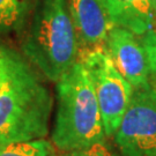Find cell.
Instances as JSON below:
<instances>
[{
	"label": "cell",
	"instance_id": "obj_1",
	"mask_svg": "<svg viewBox=\"0 0 156 156\" xmlns=\"http://www.w3.org/2000/svg\"><path fill=\"white\" fill-rule=\"evenodd\" d=\"M53 98L27 59L7 46L0 83V149L43 139L49 132Z\"/></svg>",
	"mask_w": 156,
	"mask_h": 156
},
{
	"label": "cell",
	"instance_id": "obj_2",
	"mask_svg": "<svg viewBox=\"0 0 156 156\" xmlns=\"http://www.w3.org/2000/svg\"><path fill=\"white\" fill-rule=\"evenodd\" d=\"M23 56L57 82L79 60V41L67 0H34Z\"/></svg>",
	"mask_w": 156,
	"mask_h": 156
},
{
	"label": "cell",
	"instance_id": "obj_3",
	"mask_svg": "<svg viewBox=\"0 0 156 156\" xmlns=\"http://www.w3.org/2000/svg\"><path fill=\"white\" fill-rule=\"evenodd\" d=\"M57 83L52 141L62 153L105 141V129L94 87L79 59Z\"/></svg>",
	"mask_w": 156,
	"mask_h": 156
},
{
	"label": "cell",
	"instance_id": "obj_4",
	"mask_svg": "<svg viewBox=\"0 0 156 156\" xmlns=\"http://www.w3.org/2000/svg\"><path fill=\"white\" fill-rule=\"evenodd\" d=\"M83 62L94 87L106 136L116 133L131 102L134 88L117 69L105 46L86 51Z\"/></svg>",
	"mask_w": 156,
	"mask_h": 156
},
{
	"label": "cell",
	"instance_id": "obj_5",
	"mask_svg": "<svg viewBox=\"0 0 156 156\" xmlns=\"http://www.w3.org/2000/svg\"><path fill=\"white\" fill-rule=\"evenodd\" d=\"M115 141L123 156H156V87L134 88Z\"/></svg>",
	"mask_w": 156,
	"mask_h": 156
},
{
	"label": "cell",
	"instance_id": "obj_6",
	"mask_svg": "<svg viewBox=\"0 0 156 156\" xmlns=\"http://www.w3.org/2000/svg\"><path fill=\"white\" fill-rule=\"evenodd\" d=\"M134 35L127 29L113 26L108 35L105 49L124 78L133 88H141L151 83V69L145 49Z\"/></svg>",
	"mask_w": 156,
	"mask_h": 156
},
{
	"label": "cell",
	"instance_id": "obj_7",
	"mask_svg": "<svg viewBox=\"0 0 156 156\" xmlns=\"http://www.w3.org/2000/svg\"><path fill=\"white\" fill-rule=\"evenodd\" d=\"M69 13L78 35L79 46L86 51L104 48L113 27L102 0H67Z\"/></svg>",
	"mask_w": 156,
	"mask_h": 156
},
{
	"label": "cell",
	"instance_id": "obj_8",
	"mask_svg": "<svg viewBox=\"0 0 156 156\" xmlns=\"http://www.w3.org/2000/svg\"><path fill=\"white\" fill-rule=\"evenodd\" d=\"M113 26L122 27L135 35H145L153 29L156 8L153 0H102Z\"/></svg>",
	"mask_w": 156,
	"mask_h": 156
},
{
	"label": "cell",
	"instance_id": "obj_9",
	"mask_svg": "<svg viewBox=\"0 0 156 156\" xmlns=\"http://www.w3.org/2000/svg\"><path fill=\"white\" fill-rule=\"evenodd\" d=\"M33 6L34 0H0V35L21 33Z\"/></svg>",
	"mask_w": 156,
	"mask_h": 156
},
{
	"label": "cell",
	"instance_id": "obj_10",
	"mask_svg": "<svg viewBox=\"0 0 156 156\" xmlns=\"http://www.w3.org/2000/svg\"><path fill=\"white\" fill-rule=\"evenodd\" d=\"M0 156H58L50 141L44 139L15 142L0 149Z\"/></svg>",
	"mask_w": 156,
	"mask_h": 156
},
{
	"label": "cell",
	"instance_id": "obj_11",
	"mask_svg": "<svg viewBox=\"0 0 156 156\" xmlns=\"http://www.w3.org/2000/svg\"><path fill=\"white\" fill-rule=\"evenodd\" d=\"M62 156H117V154L106 145L105 141H101L81 149L64 153Z\"/></svg>",
	"mask_w": 156,
	"mask_h": 156
},
{
	"label": "cell",
	"instance_id": "obj_12",
	"mask_svg": "<svg viewBox=\"0 0 156 156\" xmlns=\"http://www.w3.org/2000/svg\"><path fill=\"white\" fill-rule=\"evenodd\" d=\"M141 44L147 55L151 74L156 79V29H151L145 35H142Z\"/></svg>",
	"mask_w": 156,
	"mask_h": 156
},
{
	"label": "cell",
	"instance_id": "obj_13",
	"mask_svg": "<svg viewBox=\"0 0 156 156\" xmlns=\"http://www.w3.org/2000/svg\"><path fill=\"white\" fill-rule=\"evenodd\" d=\"M6 50H7V46L0 43V83H1L2 75H4V67H5Z\"/></svg>",
	"mask_w": 156,
	"mask_h": 156
},
{
	"label": "cell",
	"instance_id": "obj_14",
	"mask_svg": "<svg viewBox=\"0 0 156 156\" xmlns=\"http://www.w3.org/2000/svg\"><path fill=\"white\" fill-rule=\"evenodd\" d=\"M153 4H154V6H155V8H156V0H153Z\"/></svg>",
	"mask_w": 156,
	"mask_h": 156
}]
</instances>
